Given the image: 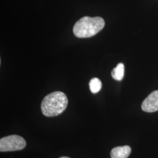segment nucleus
<instances>
[{
  "label": "nucleus",
  "mask_w": 158,
  "mask_h": 158,
  "mask_svg": "<svg viewBox=\"0 0 158 158\" xmlns=\"http://www.w3.org/2000/svg\"><path fill=\"white\" fill-rule=\"evenodd\" d=\"M68 104V97L61 91H55L45 96L41 103L42 114L48 117H55L66 110Z\"/></svg>",
  "instance_id": "1"
},
{
  "label": "nucleus",
  "mask_w": 158,
  "mask_h": 158,
  "mask_svg": "<svg viewBox=\"0 0 158 158\" xmlns=\"http://www.w3.org/2000/svg\"><path fill=\"white\" fill-rule=\"evenodd\" d=\"M105 22L102 17H83L74 25L73 31L76 37L79 38H90L102 31Z\"/></svg>",
  "instance_id": "2"
},
{
  "label": "nucleus",
  "mask_w": 158,
  "mask_h": 158,
  "mask_svg": "<svg viewBox=\"0 0 158 158\" xmlns=\"http://www.w3.org/2000/svg\"><path fill=\"white\" fill-rule=\"evenodd\" d=\"M27 145L26 141L21 136L12 135L0 139V151L10 152L21 151Z\"/></svg>",
  "instance_id": "3"
},
{
  "label": "nucleus",
  "mask_w": 158,
  "mask_h": 158,
  "mask_svg": "<svg viewBox=\"0 0 158 158\" xmlns=\"http://www.w3.org/2000/svg\"><path fill=\"white\" fill-rule=\"evenodd\" d=\"M142 110L147 113H153L158 110V90L153 91L142 102Z\"/></svg>",
  "instance_id": "4"
},
{
  "label": "nucleus",
  "mask_w": 158,
  "mask_h": 158,
  "mask_svg": "<svg viewBox=\"0 0 158 158\" xmlns=\"http://www.w3.org/2000/svg\"><path fill=\"white\" fill-rule=\"evenodd\" d=\"M131 152V148L128 145L113 148L110 153L111 158H128Z\"/></svg>",
  "instance_id": "5"
},
{
  "label": "nucleus",
  "mask_w": 158,
  "mask_h": 158,
  "mask_svg": "<svg viewBox=\"0 0 158 158\" xmlns=\"http://www.w3.org/2000/svg\"><path fill=\"white\" fill-rule=\"evenodd\" d=\"M111 76L113 79L117 81L122 80L124 76V65L122 63H119L117 66L113 69L111 72Z\"/></svg>",
  "instance_id": "6"
},
{
  "label": "nucleus",
  "mask_w": 158,
  "mask_h": 158,
  "mask_svg": "<svg viewBox=\"0 0 158 158\" xmlns=\"http://www.w3.org/2000/svg\"><path fill=\"white\" fill-rule=\"evenodd\" d=\"M89 87L91 92L93 94H96L102 89V81L100 79L94 77L90 81Z\"/></svg>",
  "instance_id": "7"
},
{
  "label": "nucleus",
  "mask_w": 158,
  "mask_h": 158,
  "mask_svg": "<svg viewBox=\"0 0 158 158\" xmlns=\"http://www.w3.org/2000/svg\"><path fill=\"white\" fill-rule=\"evenodd\" d=\"M69 158V157H67V156H62V157H60V158Z\"/></svg>",
  "instance_id": "8"
}]
</instances>
